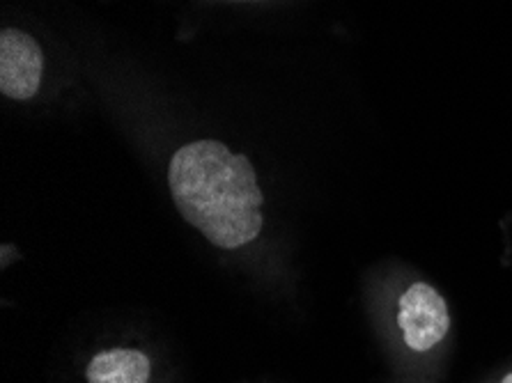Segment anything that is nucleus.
I'll use <instances>...</instances> for the list:
<instances>
[{
    "mask_svg": "<svg viewBox=\"0 0 512 383\" xmlns=\"http://www.w3.org/2000/svg\"><path fill=\"white\" fill-rule=\"evenodd\" d=\"M393 324L411 356H430L451 335L453 317L444 294L425 280H411L395 296Z\"/></svg>",
    "mask_w": 512,
    "mask_h": 383,
    "instance_id": "obj_2",
    "label": "nucleus"
},
{
    "mask_svg": "<svg viewBox=\"0 0 512 383\" xmlns=\"http://www.w3.org/2000/svg\"><path fill=\"white\" fill-rule=\"evenodd\" d=\"M168 186L184 221L216 248H242L260 237L265 195L253 163L219 140L180 147L170 159Z\"/></svg>",
    "mask_w": 512,
    "mask_h": 383,
    "instance_id": "obj_1",
    "label": "nucleus"
},
{
    "mask_svg": "<svg viewBox=\"0 0 512 383\" xmlns=\"http://www.w3.org/2000/svg\"><path fill=\"white\" fill-rule=\"evenodd\" d=\"M44 78V53L33 35L19 28L0 33V92L14 101L37 97Z\"/></svg>",
    "mask_w": 512,
    "mask_h": 383,
    "instance_id": "obj_3",
    "label": "nucleus"
},
{
    "mask_svg": "<svg viewBox=\"0 0 512 383\" xmlns=\"http://www.w3.org/2000/svg\"><path fill=\"white\" fill-rule=\"evenodd\" d=\"M496 383H512V370H508L506 374H503V377H499V381Z\"/></svg>",
    "mask_w": 512,
    "mask_h": 383,
    "instance_id": "obj_5",
    "label": "nucleus"
},
{
    "mask_svg": "<svg viewBox=\"0 0 512 383\" xmlns=\"http://www.w3.org/2000/svg\"><path fill=\"white\" fill-rule=\"evenodd\" d=\"M152 363L141 349L115 347L99 351L85 367L88 383H150Z\"/></svg>",
    "mask_w": 512,
    "mask_h": 383,
    "instance_id": "obj_4",
    "label": "nucleus"
}]
</instances>
